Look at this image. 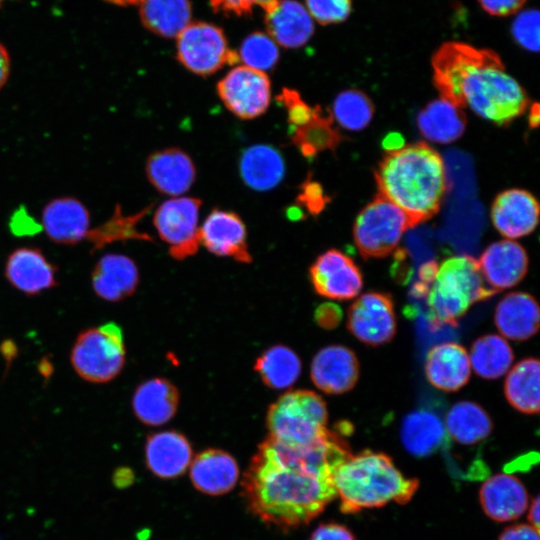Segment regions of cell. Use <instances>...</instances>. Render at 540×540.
<instances>
[{"label":"cell","mask_w":540,"mask_h":540,"mask_svg":"<svg viewBox=\"0 0 540 540\" xmlns=\"http://www.w3.org/2000/svg\"><path fill=\"white\" fill-rule=\"evenodd\" d=\"M351 455L334 432L306 447L267 438L246 469L242 494L254 516L287 531L309 523L334 500L333 474Z\"/></svg>","instance_id":"cell-1"},{"label":"cell","mask_w":540,"mask_h":540,"mask_svg":"<svg viewBox=\"0 0 540 540\" xmlns=\"http://www.w3.org/2000/svg\"><path fill=\"white\" fill-rule=\"evenodd\" d=\"M431 65L441 97L494 124L507 125L528 107L524 88L506 72L493 50L445 42L433 54Z\"/></svg>","instance_id":"cell-2"},{"label":"cell","mask_w":540,"mask_h":540,"mask_svg":"<svg viewBox=\"0 0 540 540\" xmlns=\"http://www.w3.org/2000/svg\"><path fill=\"white\" fill-rule=\"evenodd\" d=\"M379 194L417 225L434 216L447 189L444 161L425 142L387 152L375 170Z\"/></svg>","instance_id":"cell-3"},{"label":"cell","mask_w":540,"mask_h":540,"mask_svg":"<svg viewBox=\"0 0 540 540\" xmlns=\"http://www.w3.org/2000/svg\"><path fill=\"white\" fill-rule=\"evenodd\" d=\"M332 480L340 509L347 514L391 501L405 504L419 486L417 479L405 478L388 455L372 450L351 454L336 468Z\"/></svg>","instance_id":"cell-4"},{"label":"cell","mask_w":540,"mask_h":540,"mask_svg":"<svg viewBox=\"0 0 540 540\" xmlns=\"http://www.w3.org/2000/svg\"><path fill=\"white\" fill-rule=\"evenodd\" d=\"M413 291L425 298L434 327L456 324L473 304L497 293L485 282L478 261L465 254L445 259L433 272H421Z\"/></svg>","instance_id":"cell-5"},{"label":"cell","mask_w":540,"mask_h":540,"mask_svg":"<svg viewBox=\"0 0 540 540\" xmlns=\"http://www.w3.org/2000/svg\"><path fill=\"white\" fill-rule=\"evenodd\" d=\"M328 411L325 401L313 391H289L267 411L269 435L290 447H306L324 438Z\"/></svg>","instance_id":"cell-6"},{"label":"cell","mask_w":540,"mask_h":540,"mask_svg":"<svg viewBox=\"0 0 540 540\" xmlns=\"http://www.w3.org/2000/svg\"><path fill=\"white\" fill-rule=\"evenodd\" d=\"M70 361L76 373L92 383H106L116 378L125 364L122 329L113 322L79 333Z\"/></svg>","instance_id":"cell-7"},{"label":"cell","mask_w":540,"mask_h":540,"mask_svg":"<svg viewBox=\"0 0 540 540\" xmlns=\"http://www.w3.org/2000/svg\"><path fill=\"white\" fill-rule=\"evenodd\" d=\"M411 227L414 225L406 213L378 194L356 217L353 238L363 258H382L397 248Z\"/></svg>","instance_id":"cell-8"},{"label":"cell","mask_w":540,"mask_h":540,"mask_svg":"<svg viewBox=\"0 0 540 540\" xmlns=\"http://www.w3.org/2000/svg\"><path fill=\"white\" fill-rule=\"evenodd\" d=\"M176 57L182 66L199 76L214 74L239 60L223 30L206 22L189 23L178 35Z\"/></svg>","instance_id":"cell-9"},{"label":"cell","mask_w":540,"mask_h":540,"mask_svg":"<svg viewBox=\"0 0 540 540\" xmlns=\"http://www.w3.org/2000/svg\"><path fill=\"white\" fill-rule=\"evenodd\" d=\"M201 204L198 198L173 197L163 201L154 212L153 224L157 233L176 260L191 257L199 249Z\"/></svg>","instance_id":"cell-10"},{"label":"cell","mask_w":540,"mask_h":540,"mask_svg":"<svg viewBox=\"0 0 540 540\" xmlns=\"http://www.w3.org/2000/svg\"><path fill=\"white\" fill-rule=\"evenodd\" d=\"M216 91L225 107L243 120L263 115L271 101L267 74L245 65L231 69L218 81Z\"/></svg>","instance_id":"cell-11"},{"label":"cell","mask_w":540,"mask_h":540,"mask_svg":"<svg viewBox=\"0 0 540 540\" xmlns=\"http://www.w3.org/2000/svg\"><path fill=\"white\" fill-rule=\"evenodd\" d=\"M396 326L393 299L388 293H364L347 311V328L359 341L370 346L392 340Z\"/></svg>","instance_id":"cell-12"},{"label":"cell","mask_w":540,"mask_h":540,"mask_svg":"<svg viewBox=\"0 0 540 540\" xmlns=\"http://www.w3.org/2000/svg\"><path fill=\"white\" fill-rule=\"evenodd\" d=\"M309 278L316 293L331 300L353 299L363 285L357 264L337 249H329L316 258L310 266Z\"/></svg>","instance_id":"cell-13"},{"label":"cell","mask_w":540,"mask_h":540,"mask_svg":"<svg viewBox=\"0 0 540 540\" xmlns=\"http://www.w3.org/2000/svg\"><path fill=\"white\" fill-rule=\"evenodd\" d=\"M200 242L217 256L230 257L241 263L252 262L246 227L236 212L213 209L200 228Z\"/></svg>","instance_id":"cell-14"},{"label":"cell","mask_w":540,"mask_h":540,"mask_svg":"<svg viewBox=\"0 0 540 540\" xmlns=\"http://www.w3.org/2000/svg\"><path fill=\"white\" fill-rule=\"evenodd\" d=\"M41 228L56 244L76 245L87 238L91 229L90 212L75 197H56L42 210Z\"/></svg>","instance_id":"cell-15"},{"label":"cell","mask_w":540,"mask_h":540,"mask_svg":"<svg viewBox=\"0 0 540 540\" xmlns=\"http://www.w3.org/2000/svg\"><path fill=\"white\" fill-rule=\"evenodd\" d=\"M310 377L321 391L333 395L342 394L357 383L359 361L355 353L345 346H326L314 356Z\"/></svg>","instance_id":"cell-16"},{"label":"cell","mask_w":540,"mask_h":540,"mask_svg":"<svg viewBox=\"0 0 540 540\" xmlns=\"http://www.w3.org/2000/svg\"><path fill=\"white\" fill-rule=\"evenodd\" d=\"M150 184L160 193L177 197L186 193L196 179V167L184 150L166 148L150 154L145 164Z\"/></svg>","instance_id":"cell-17"},{"label":"cell","mask_w":540,"mask_h":540,"mask_svg":"<svg viewBox=\"0 0 540 540\" xmlns=\"http://www.w3.org/2000/svg\"><path fill=\"white\" fill-rule=\"evenodd\" d=\"M477 261L485 282L496 292L517 285L528 269L525 249L511 239L490 244Z\"/></svg>","instance_id":"cell-18"},{"label":"cell","mask_w":540,"mask_h":540,"mask_svg":"<svg viewBox=\"0 0 540 540\" xmlns=\"http://www.w3.org/2000/svg\"><path fill=\"white\" fill-rule=\"evenodd\" d=\"M539 205L535 197L523 189L501 192L493 201L491 220L496 230L507 239L527 236L538 224Z\"/></svg>","instance_id":"cell-19"},{"label":"cell","mask_w":540,"mask_h":540,"mask_svg":"<svg viewBox=\"0 0 540 540\" xmlns=\"http://www.w3.org/2000/svg\"><path fill=\"white\" fill-rule=\"evenodd\" d=\"M56 266L36 247H19L7 257L5 277L17 290L37 295L57 285Z\"/></svg>","instance_id":"cell-20"},{"label":"cell","mask_w":540,"mask_h":540,"mask_svg":"<svg viewBox=\"0 0 540 540\" xmlns=\"http://www.w3.org/2000/svg\"><path fill=\"white\" fill-rule=\"evenodd\" d=\"M485 514L497 522L519 518L528 507V493L523 483L510 474H496L484 481L479 491Z\"/></svg>","instance_id":"cell-21"},{"label":"cell","mask_w":540,"mask_h":540,"mask_svg":"<svg viewBox=\"0 0 540 540\" xmlns=\"http://www.w3.org/2000/svg\"><path fill=\"white\" fill-rule=\"evenodd\" d=\"M425 374L434 387L453 392L467 384L471 365L466 349L454 342L433 346L425 360Z\"/></svg>","instance_id":"cell-22"},{"label":"cell","mask_w":540,"mask_h":540,"mask_svg":"<svg viewBox=\"0 0 540 540\" xmlns=\"http://www.w3.org/2000/svg\"><path fill=\"white\" fill-rule=\"evenodd\" d=\"M91 279L93 290L99 298L117 302L136 291L139 284V271L130 257L108 253L96 263Z\"/></svg>","instance_id":"cell-23"},{"label":"cell","mask_w":540,"mask_h":540,"mask_svg":"<svg viewBox=\"0 0 540 540\" xmlns=\"http://www.w3.org/2000/svg\"><path fill=\"white\" fill-rule=\"evenodd\" d=\"M145 460L149 470L161 478L182 475L192 461L187 438L177 431H161L147 437Z\"/></svg>","instance_id":"cell-24"},{"label":"cell","mask_w":540,"mask_h":540,"mask_svg":"<svg viewBox=\"0 0 540 540\" xmlns=\"http://www.w3.org/2000/svg\"><path fill=\"white\" fill-rule=\"evenodd\" d=\"M539 306L536 299L525 292L506 294L497 304L494 322L505 338L525 341L539 328Z\"/></svg>","instance_id":"cell-25"},{"label":"cell","mask_w":540,"mask_h":540,"mask_svg":"<svg viewBox=\"0 0 540 540\" xmlns=\"http://www.w3.org/2000/svg\"><path fill=\"white\" fill-rule=\"evenodd\" d=\"M239 468L235 459L220 449H206L190 464V478L195 488L210 495L229 492L236 484Z\"/></svg>","instance_id":"cell-26"},{"label":"cell","mask_w":540,"mask_h":540,"mask_svg":"<svg viewBox=\"0 0 540 540\" xmlns=\"http://www.w3.org/2000/svg\"><path fill=\"white\" fill-rule=\"evenodd\" d=\"M179 392L165 378H152L142 382L134 391L132 408L142 423L160 426L171 420L177 412Z\"/></svg>","instance_id":"cell-27"},{"label":"cell","mask_w":540,"mask_h":540,"mask_svg":"<svg viewBox=\"0 0 540 540\" xmlns=\"http://www.w3.org/2000/svg\"><path fill=\"white\" fill-rule=\"evenodd\" d=\"M265 24L270 37L286 48L303 46L314 32L312 17L295 0H279L277 6L266 13Z\"/></svg>","instance_id":"cell-28"},{"label":"cell","mask_w":540,"mask_h":540,"mask_svg":"<svg viewBox=\"0 0 540 540\" xmlns=\"http://www.w3.org/2000/svg\"><path fill=\"white\" fill-rule=\"evenodd\" d=\"M444 422L434 412L424 409L404 416L400 439L407 452L415 457H427L447 443Z\"/></svg>","instance_id":"cell-29"},{"label":"cell","mask_w":540,"mask_h":540,"mask_svg":"<svg viewBox=\"0 0 540 540\" xmlns=\"http://www.w3.org/2000/svg\"><path fill=\"white\" fill-rule=\"evenodd\" d=\"M239 172L244 183L256 191H268L280 184L285 175L282 154L268 144H255L243 150Z\"/></svg>","instance_id":"cell-30"},{"label":"cell","mask_w":540,"mask_h":540,"mask_svg":"<svg viewBox=\"0 0 540 540\" xmlns=\"http://www.w3.org/2000/svg\"><path fill=\"white\" fill-rule=\"evenodd\" d=\"M466 117L461 108L440 97L428 103L418 114L420 133L429 141L447 144L462 136Z\"/></svg>","instance_id":"cell-31"},{"label":"cell","mask_w":540,"mask_h":540,"mask_svg":"<svg viewBox=\"0 0 540 540\" xmlns=\"http://www.w3.org/2000/svg\"><path fill=\"white\" fill-rule=\"evenodd\" d=\"M444 425L447 435L462 445H474L483 441L493 429L488 413L471 401L455 403L447 412Z\"/></svg>","instance_id":"cell-32"},{"label":"cell","mask_w":540,"mask_h":540,"mask_svg":"<svg viewBox=\"0 0 540 540\" xmlns=\"http://www.w3.org/2000/svg\"><path fill=\"white\" fill-rule=\"evenodd\" d=\"M191 12L189 0H142L139 9L142 24L166 38L177 37L190 23Z\"/></svg>","instance_id":"cell-33"},{"label":"cell","mask_w":540,"mask_h":540,"mask_svg":"<svg viewBox=\"0 0 540 540\" xmlns=\"http://www.w3.org/2000/svg\"><path fill=\"white\" fill-rule=\"evenodd\" d=\"M540 364L536 358L519 361L508 373L504 383L507 401L519 412H539Z\"/></svg>","instance_id":"cell-34"},{"label":"cell","mask_w":540,"mask_h":540,"mask_svg":"<svg viewBox=\"0 0 540 540\" xmlns=\"http://www.w3.org/2000/svg\"><path fill=\"white\" fill-rule=\"evenodd\" d=\"M334 122L329 111L315 106L311 120L290 131L291 142L306 158L315 157L323 151H333L343 139Z\"/></svg>","instance_id":"cell-35"},{"label":"cell","mask_w":540,"mask_h":540,"mask_svg":"<svg viewBox=\"0 0 540 540\" xmlns=\"http://www.w3.org/2000/svg\"><path fill=\"white\" fill-rule=\"evenodd\" d=\"M469 361L477 375L485 379L503 376L513 362V351L504 337L487 334L476 339L470 349Z\"/></svg>","instance_id":"cell-36"},{"label":"cell","mask_w":540,"mask_h":540,"mask_svg":"<svg viewBox=\"0 0 540 540\" xmlns=\"http://www.w3.org/2000/svg\"><path fill=\"white\" fill-rule=\"evenodd\" d=\"M254 370L267 387L285 389L292 386L300 376L301 361L289 347L274 345L257 358Z\"/></svg>","instance_id":"cell-37"},{"label":"cell","mask_w":540,"mask_h":540,"mask_svg":"<svg viewBox=\"0 0 540 540\" xmlns=\"http://www.w3.org/2000/svg\"><path fill=\"white\" fill-rule=\"evenodd\" d=\"M149 207L133 215H124L119 205H116L113 215L103 224L90 229L87 240L92 245V252L102 249L107 244L124 240H145L152 241L149 234L137 230L138 222L151 209Z\"/></svg>","instance_id":"cell-38"},{"label":"cell","mask_w":540,"mask_h":540,"mask_svg":"<svg viewBox=\"0 0 540 540\" xmlns=\"http://www.w3.org/2000/svg\"><path fill=\"white\" fill-rule=\"evenodd\" d=\"M330 113L333 120L342 128L350 131H360L371 122L374 107L365 93L349 89L336 96Z\"/></svg>","instance_id":"cell-39"},{"label":"cell","mask_w":540,"mask_h":540,"mask_svg":"<svg viewBox=\"0 0 540 540\" xmlns=\"http://www.w3.org/2000/svg\"><path fill=\"white\" fill-rule=\"evenodd\" d=\"M238 56L245 66L265 72L277 64L279 49L269 35L255 32L243 40Z\"/></svg>","instance_id":"cell-40"},{"label":"cell","mask_w":540,"mask_h":540,"mask_svg":"<svg viewBox=\"0 0 540 540\" xmlns=\"http://www.w3.org/2000/svg\"><path fill=\"white\" fill-rule=\"evenodd\" d=\"M515 42L530 52L539 51V12L527 9L520 12L511 25Z\"/></svg>","instance_id":"cell-41"},{"label":"cell","mask_w":540,"mask_h":540,"mask_svg":"<svg viewBox=\"0 0 540 540\" xmlns=\"http://www.w3.org/2000/svg\"><path fill=\"white\" fill-rule=\"evenodd\" d=\"M308 13L322 25L345 21L352 8L351 0H306Z\"/></svg>","instance_id":"cell-42"},{"label":"cell","mask_w":540,"mask_h":540,"mask_svg":"<svg viewBox=\"0 0 540 540\" xmlns=\"http://www.w3.org/2000/svg\"><path fill=\"white\" fill-rule=\"evenodd\" d=\"M276 98L286 109L290 131L305 125L313 117L315 107L309 106L298 91L284 87Z\"/></svg>","instance_id":"cell-43"},{"label":"cell","mask_w":540,"mask_h":540,"mask_svg":"<svg viewBox=\"0 0 540 540\" xmlns=\"http://www.w3.org/2000/svg\"><path fill=\"white\" fill-rule=\"evenodd\" d=\"M296 201L299 207L305 208L309 214L316 216L324 210L329 197L325 194L323 187L308 176L299 187Z\"/></svg>","instance_id":"cell-44"},{"label":"cell","mask_w":540,"mask_h":540,"mask_svg":"<svg viewBox=\"0 0 540 540\" xmlns=\"http://www.w3.org/2000/svg\"><path fill=\"white\" fill-rule=\"evenodd\" d=\"M278 2L279 0H210V5L214 12L241 16L251 13L255 6L261 7L265 13H269L277 6Z\"/></svg>","instance_id":"cell-45"},{"label":"cell","mask_w":540,"mask_h":540,"mask_svg":"<svg viewBox=\"0 0 540 540\" xmlns=\"http://www.w3.org/2000/svg\"><path fill=\"white\" fill-rule=\"evenodd\" d=\"M481 8L492 16L504 17L518 12L527 0H477Z\"/></svg>","instance_id":"cell-46"},{"label":"cell","mask_w":540,"mask_h":540,"mask_svg":"<svg viewBox=\"0 0 540 540\" xmlns=\"http://www.w3.org/2000/svg\"><path fill=\"white\" fill-rule=\"evenodd\" d=\"M309 540H355V538L345 526L337 523H326L319 525Z\"/></svg>","instance_id":"cell-47"},{"label":"cell","mask_w":540,"mask_h":540,"mask_svg":"<svg viewBox=\"0 0 540 540\" xmlns=\"http://www.w3.org/2000/svg\"><path fill=\"white\" fill-rule=\"evenodd\" d=\"M341 319V311L335 304L325 303L317 307L315 311V320L318 325L325 329H331L337 326Z\"/></svg>","instance_id":"cell-48"},{"label":"cell","mask_w":540,"mask_h":540,"mask_svg":"<svg viewBox=\"0 0 540 540\" xmlns=\"http://www.w3.org/2000/svg\"><path fill=\"white\" fill-rule=\"evenodd\" d=\"M499 540H539V531L528 524H518L505 528Z\"/></svg>","instance_id":"cell-49"},{"label":"cell","mask_w":540,"mask_h":540,"mask_svg":"<svg viewBox=\"0 0 540 540\" xmlns=\"http://www.w3.org/2000/svg\"><path fill=\"white\" fill-rule=\"evenodd\" d=\"M11 231L17 235L34 234L41 230V225L34 222L28 214L17 211L10 221Z\"/></svg>","instance_id":"cell-50"},{"label":"cell","mask_w":540,"mask_h":540,"mask_svg":"<svg viewBox=\"0 0 540 540\" xmlns=\"http://www.w3.org/2000/svg\"><path fill=\"white\" fill-rule=\"evenodd\" d=\"M11 70V59L6 47L0 43V91L6 85Z\"/></svg>","instance_id":"cell-51"},{"label":"cell","mask_w":540,"mask_h":540,"mask_svg":"<svg viewBox=\"0 0 540 540\" xmlns=\"http://www.w3.org/2000/svg\"><path fill=\"white\" fill-rule=\"evenodd\" d=\"M382 146L387 152H393L404 147L405 141L401 134L392 132L385 136Z\"/></svg>","instance_id":"cell-52"},{"label":"cell","mask_w":540,"mask_h":540,"mask_svg":"<svg viewBox=\"0 0 540 540\" xmlns=\"http://www.w3.org/2000/svg\"><path fill=\"white\" fill-rule=\"evenodd\" d=\"M540 499L537 495L530 506L529 513H528V520L533 528H535L537 531H539V523H540V516H539V505Z\"/></svg>","instance_id":"cell-53"},{"label":"cell","mask_w":540,"mask_h":540,"mask_svg":"<svg viewBox=\"0 0 540 540\" xmlns=\"http://www.w3.org/2000/svg\"><path fill=\"white\" fill-rule=\"evenodd\" d=\"M539 106L537 103H534L532 106H531V109H530V114H529V124L530 126L533 128V127H536L539 123Z\"/></svg>","instance_id":"cell-54"},{"label":"cell","mask_w":540,"mask_h":540,"mask_svg":"<svg viewBox=\"0 0 540 540\" xmlns=\"http://www.w3.org/2000/svg\"><path fill=\"white\" fill-rule=\"evenodd\" d=\"M109 3L120 5V6H128V5H135L140 4L142 0H105Z\"/></svg>","instance_id":"cell-55"},{"label":"cell","mask_w":540,"mask_h":540,"mask_svg":"<svg viewBox=\"0 0 540 540\" xmlns=\"http://www.w3.org/2000/svg\"><path fill=\"white\" fill-rule=\"evenodd\" d=\"M4 1H6V0H0V5H2Z\"/></svg>","instance_id":"cell-56"}]
</instances>
